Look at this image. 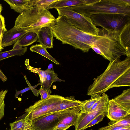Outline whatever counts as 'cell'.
<instances>
[{"mask_svg": "<svg viewBox=\"0 0 130 130\" xmlns=\"http://www.w3.org/2000/svg\"><path fill=\"white\" fill-rule=\"evenodd\" d=\"M27 32L19 28L13 27L4 34L1 43L2 46L4 48L13 44Z\"/></svg>", "mask_w": 130, "mask_h": 130, "instance_id": "cell-12", "label": "cell"}, {"mask_svg": "<svg viewBox=\"0 0 130 130\" xmlns=\"http://www.w3.org/2000/svg\"><path fill=\"white\" fill-rule=\"evenodd\" d=\"M107 114V113H103L99 115L86 126L83 128V130H84L89 127L92 126L96 124H98L102 120L105 116H106Z\"/></svg>", "mask_w": 130, "mask_h": 130, "instance_id": "cell-32", "label": "cell"}, {"mask_svg": "<svg viewBox=\"0 0 130 130\" xmlns=\"http://www.w3.org/2000/svg\"><path fill=\"white\" fill-rule=\"evenodd\" d=\"M113 99L117 104L130 112V88L123 91L121 94Z\"/></svg>", "mask_w": 130, "mask_h": 130, "instance_id": "cell-18", "label": "cell"}, {"mask_svg": "<svg viewBox=\"0 0 130 130\" xmlns=\"http://www.w3.org/2000/svg\"><path fill=\"white\" fill-rule=\"evenodd\" d=\"M8 92L7 90L0 91V120L4 115V108L5 106V99Z\"/></svg>", "mask_w": 130, "mask_h": 130, "instance_id": "cell-30", "label": "cell"}, {"mask_svg": "<svg viewBox=\"0 0 130 130\" xmlns=\"http://www.w3.org/2000/svg\"><path fill=\"white\" fill-rule=\"evenodd\" d=\"M38 38L37 33L33 32H28L21 37L18 41V43L22 47H25L37 41Z\"/></svg>", "mask_w": 130, "mask_h": 130, "instance_id": "cell-22", "label": "cell"}, {"mask_svg": "<svg viewBox=\"0 0 130 130\" xmlns=\"http://www.w3.org/2000/svg\"><path fill=\"white\" fill-rule=\"evenodd\" d=\"M6 130H9V129H6Z\"/></svg>", "mask_w": 130, "mask_h": 130, "instance_id": "cell-37", "label": "cell"}, {"mask_svg": "<svg viewBox=\"0 0 130 130\" xmlns=\"http://www.w3.org/2000/svg\"><path fill=\"white\" fill-rule=\"evenodd\" d=\"M24 77L29 87H28L26 88H25L20 91H17V90H16L15 94L14 95L15 98H17L18 97V96L20 94H22V93L30 90H32L33 94L35 96H38L39 94V90H37L35 88L38 86L40 85H41V83H40L34 86H32L27 80L26 76H24Z\"/></svg>", "mask_w": 130, "mask_h": 130, "instance_id": "cell-27", "label": "cell"}, {"mask_svg": "<svg viewBox=\"0 0 130 130\" xmlns=\"http://www.w3.org/2000/svg\"><path fill=\"white\" fill-rule=\"evenodd\" d=\"M65 97L57 95L50 94L46 99L40 100L27 108L24 118L29 121L44 115L61 103Z\"/></svg>", "mask_w": 130, "mask_h": 130, "instance_id": "cell-7", "label": "cell"}, {"mask_svg": "<svg viewBox=\"0 0 130 130\" xmlns=\"http://www.w3.org/2000/svg\"><path fill=\"white\" fill-rule=\"evenodd\" d=\"M83 101H80L75 99L73 96H67L65 97L61 103L46 114L54 113L78 106L83 104Z\"/></svg>", "mask_w": 130, "mask_h": 130, "instance_id": "cell-14", "label": "cell"}, {"mask_svg": "<svg viewBox=\"0 0 130 130\" xmlns=\"http://www.w3.org/2000/svg\"><path fill=\"white\" fill-rule=\"evenodd\" d=\"M51 28L54 37L62 44H68L84 52L91 48L110 62L126 55V51L119 42V33H109L103 29H100L98 35L87 33L76 28L62 16L55 19Z\"/></svg>", "mask_w": 130, "mask_h": 130, "instance_id": "cell-1", "label": "cell"}, {"mask_svg": "<svg viewBox=\"0 0 130 130\" xmlns=\"http://www.w3.org/2000/svg\"><path fill=\"white\" fill-rule=\"evenodd\" d=\"M83 105L63 110L59 116L58 124L63 123L70 127L74 126Z\"/></svg>", "mask_w": 130, "mask_h": 130, "instance_id": "cell-11", "label": "cell"}, {"mask_svg": "<svg viewBox=\"0 0 130 130\" xmlns=\"http://www.w3.org/2000/svg\"><path fill=\"white\" fill-rule=\"evenodd\" d=\"M10 130H34L30 122L24 118L9 124Z\"/></svg>", "mask_w": 130, "mask_h": 130, "instance_id": "cell-20", "label": "cell"}, {"mask_svg": "<svg viewBox=\"0 0 130 130\" xmlns=\"http://www.w3.org/2000/svg\"><path fill=\"white\" fill-rule=\"evenodd\" d=\"M129 68L130 57H127L122 60L117 59L110 62L105 71L89 87L87 95L101 94L105 92L115 81Z\"/></svg>", "mask_w": 130, "mask_h": 130, "instance_id": "cell-2", "label": "cell"}, {"mask_svg": "<svg viewBox=\"0 0 130 130\" xmlns=\"http://www.w3.org/2000/svg\"><path fill=\"white\" fill-rule=\"evenodd\" d=\"M109 99L108 95L104 93L94 105L88 113L80 112L74 126L75 130H83L92 120L99 115L107 113Z\"/></svg>", "mask_w": 130, "mask_h": 130, "instance_id": "cell-8", "label": "cell"}, {"mask_svg": "<svg viewBox=\"0 0 130 130\" xmlns=\"http://www.w3.org/2000/svg\"><path fill=\"white\" fill-rule=\"evenodd\" d=\"M130 86V68L118 77L111 85L109 89L114 87Z\"/></svg>", "mask_w": 130, "mask_h": 130, "instance_id": "cell-21", "label": "cell"}, {"mask_svg": "<svg viewBox=\"0 0 130 130\" xmlns=\"http://www.w3.org/2000/svg\"><path fill=\"white\" fill-rule=\"evenodd\" d=\"M101 94H96L92 95L90 99L84 101V103L80 112L88 113L94 104L100 98L101 96Z\"/></svg>", "mask_w": 130, "mask_h": 130, "instance_id": "cell-24", "label": "cell"}, {"mask_svg": "<svg viewBox=\"0 0 130 130\" xmlns=\"http://www.w3.org/2000/svg\"><path fill=\"white\" fill-rule=\"evenodd\" d=\"M130 0H94L89 4L69 7L88 18L101 13H117L130 16Z\"/></svg>", "mask_w": 130, "mask_h": 130, "instance_id": "cell-3", "label": "cell"}, {"mask_svg": "<svg viewBox=\"0 0 130 130\" xmlns=\"http://www.w3.org/2000/svg\"><path fill=\"white\" fill-rule=\"evenodd\" d=\"M5 24V19L4 17L0 14V51L4 49L2 46L1 43L4 34L7 31Z\"/></svg>", "mask_w": 130, "mask_h": 130, "instance_id": "cell-31", "label": "cell"}, {"mask_svg": "<svg viewBox=\"0 0 130 130\" xmlns=\"http://www.w3.org/2000/svg\"><path fill=\"white\" fill-rule=\"evenodd\" d=\"M59 16H63L76 28L83 32L93 35L99 34L100 29L93 24L90 18L76 12L69 7L56 9Z\"/></svg>", "mask_w": 130, "mask_h": 130, "instance_id": "cell-6", "label": "cell"}, {"mask_svg": "<svg viewBox=\"0 0 130 130\" xmlns=\"http://www.w3.org/2000/svg\"><path fill=\"white\" fill-rule=\"evenodd\" d=\"M44 71L46 74V77L44 82L41 85V88L45 89H49L53 82L65 81V80L59 79L53 70L47 68Z\"/></svg>", "mask_w": 130, "mask_h": 130, "instance_id": "cell-19", "label": "cell"}, {"mask_svg": "<svg viewBox=\"0 0 130 130\" xmlns=\"http://www.w3.org/2000/svg\"><path fill=\"white\" fill-rule=\"evenodd\" d=\"M25 63L27 67V69L29 71L33 73L38 74L39 75L40 83L42 84L45 81L46 74L44 70L31 67L29 64V59H26Z\"/></svg>", "mask_w": 130, "mask_h": 130, "instance_id": "cell-26", "label": "cell"}, {"mask_svg": "<svg viewBox=\"0 0 130 130\" xmlns=\"http://www.w3.org/2000/svg\"><path fill=\"white\" fill-rule=\"evenodd\" d=\"M58 0H30L31 4L33 7L43 8L47 9L49 5Z\"/></svg>", "mask_w": 130, "mask_h": 130, "instance_id": "cell-28", "label": "cell"}, {"mask_svg": "<svg viewBox=\"0 0 130 130\" xmlns=\"http://www.w3.org/2000/svg\"><path fill=\"white\" fill-rule=\"evenodd\" d=\"M9 5L11 8L20 14L34 7L31 4L30 0H4Z\"/></svg>", "mask_w": 130, "mask_h": 130, "instance_id": "cell-16", "label": "cell"}, {"mask_svg": "<svg viewBox=\"0 0 130 130\" xmlns=\"http://www.w3.org/2000/svg\"><path fill=\"white\" fill-rule=\"evenodd\" d=\"M129 115L130 112L117 104L113 99L109 100L106 116L111 121H120Z\"/></svg>", "mask_w": 130, "mask_h": 130, "instance_id": "cell-10", "label": "cell"}, {"mask_svg": "<svg viewBox=\"0 0 130 130\" xmlns=\"http://www.w3.org/2000/svg\"><path fill=\"white\" fill-rule=\"evenodd\" d=\"M130 22L127 24L120 31L119 39L121 46L126 51L127 57H130Z\"/></svg>", "mask_w": 130, "mask_h": 130, "instance_id": "cell-15", "label": "cell"}, {"mask_svg": "<svg viewBox=\"0 0 130 130\" xmlns=\"http://www.w3.org/2000/svg\"><path fill=\"white\" fill-rule=\"evenodd\" d=\"M36 33L38 37L37 41L46 48L53 47L54 36L52 29L50 26L41 28Z\"/></svg>", "mask_w": 130, "mask_h": 130, "instance_id": "cell-13", "label": "cell"}, {"mask_svg": "<svg viewBox=\"0 0 130 130\" xmlns=\"http://www.w3.org/2000/svg\"><path fill=\"white\" fill-rule=\"evenodd\" d=\"M118 130H130V127L123 128Z\"/></svg>", "mask_w": 130, "mask_h": 130, "instance_id": "cell-35", "label": "cell"}, {"mask_svg": "<svg viewBox=\"0 0 130 130\" xmlns=\"http://www.w3.org/2000/svg\"><path fill=\"white\" fill-rule=\"evenodd\" d=\"M130 16L117 13H101L93 15L90 18L96 26L102 27L109 33H120L125 25L130 22Z\"/></svg>", "mask_w": 130, "mask_h": 130, "instance_id": "cell-5", "label": "cell"}, {"mask_svg": "<svg viewBox=\"0 0 130 130\" xmlns=\"http://www.w3.org/2000/svg\"><path fill=\"white\" fill-rule=\"evenodd\" d=\"M39 90L41 96V100L46 99L48 97L50 94L51 93V90L50 89H45L40 87Z\"/></svg>", "mask_w": 130, "mask_h": 130, "instance_id": "cell-33", "label": "cell"}, {"mask_svg": "<svg viewBox=\"0 0 130 130\" xmlns=\"http://www.w3.org/2000/svg\"><path fill=\"white\" fill-rule=\"evenodd\" d=\"M31 51L37 53L45 57L57 65L59 63L48 53L46 48L40 44H36L32 45L29 49Z\"/></svg>", "mask_w": 130, "mask_h": 130, "instance_id": "cell-23", "label": "cell"}, {"mask_svg": "<svg viewBox=\"0 0 130 130\" xmlns=\"http://www.w3.org/2000/svg\"></svg>", "mask_w": 130, "mask_h": 130, "instance_id": "cell-38", "label": "cell"}, {"mask_svg": "<svg viewBox=\"0 0 130 130\" xmlns=\"http://www.w3.org/2000/svg\"><path fill=\"white\" fill-rule=\"evenodd\" d=\"M86 4L85 0H58L49 5L47 9L72 7Z\"/></svg>", "mask_w": 130, "mask_h": 130, "instance_id": "cell-17", "label": "cell"}, {"mask_svg": "<svg viewBox=\"0 0 130 130\" xmlns=\"http://www.w3.org/2000/svg\"><path fill=\"white\" fill-rule=\"evenodd\" d=\"M108 123V126H122L125 127L130 126V115L127 116L121 120L112 121Z\"/></svg>", "mask_w": 130, "mask_h": 130, "instance_id": "cell-29", "label": "cell"}, {"mask_svg": "<svg viewBox=\"0 0 130 130\" xmlns=\"http://www.w3.org/2000/svg\"><path fill=\"white\" fill-rule=\"evenodd\" d=\"M55 19L48 10L34 7L20 14L16 18L13 27L36 33L41 28L49 26Z\"/></svg>", "mask_w": 130, "mask_h": 130, "instance_id": "cell-4", "label": "cell"}, {"mask_svg": "<svg viewBox=\"0 0 130 130\" xmlns=\"http://www.w3.org/2000/svg\"><path fill=\"white\" fill-rule=\"evenodd\" d=\"M70 127L64 124L59 123L55 127L53 130H66Z\"/></svg>", "mask_w": 130, "mask_h": 130, "instance_id": "cell-34", "label": "cell"}, {"mask_svg": "<svg viewBox=\"0 0 130 130\" xmlns=\"http://www.w3.org/2000/svg\"><path fill=\"white\" fill-rule=\"evenodd\" d=\"M63 111L45 114L29 121L34 130H53L58 124L59 116Z\"/></svg>", "mask_w": 130, "mask_h": 130, "instance_id": "cell-9", "label": "cell"}, {"mask_svg": "<svg viewBox=\"0 0 130 130\" xmlns=\"http://www.w3.org/2000/svg\"><path fill=\"white\" fill-rule=\"evenodd\" d=\"M27 47L19 49L11 50L4 52L0 51V61L5 59L15 56H21L24 55L26 52Z\"/></svg>", "mask_w": 130, "mask_h": 130, "instance_id": "cell-25", "label": "cell"}, {"mask_svg": "<svg viewBox=\"0 0 130 130\" xmlns=\"http://www.w3.org/2000/svg\"><path fill=\"white\" fill-rule=\"evenodd\" d=\"M3 10V7L2 5L0 4V14H1V12Z\"/></svg>", "mask_w": 130, "mask_h": 130, "instance_id": "cell-36", "label": "cell"}]
</instances>
